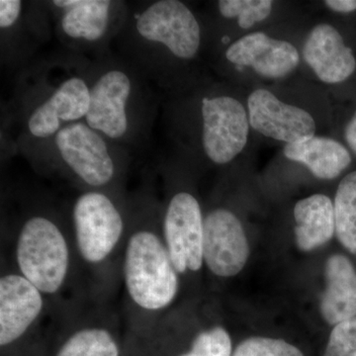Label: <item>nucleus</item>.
<instances>
[{
	"label": "nucleus",
	"instance_id": "nucleus-1",
	"mask_svg": "<svg viewBox=\"0 0 356 356\" xmlns=\"http://www.w3.org/2000/svg\"><path fill=\"white\" fill-rule=\"evenodd\" d=\"M123 270L131 299L144 310L165 309L177 296L178 273L165 243L154 232L140 229L129 238Z\"/></svg>",
	"mask_w": 356,
	"mask_h": 356
},
{
	"label": "nucleus",
	"instance_id": "nucleus-2",
	"mask_svg": "<svg viewBox=\"0 0 356 356\" xmlns=\"http://www.w3.org/2000/svg\"><path fill=\"white\" fill-rule=\"evenodd\" d=\"M16 254L21 273L40 291L60 290L69 270L70 252L55 222L41 216L28 220L18 236Z\"/></svg>",
	"mask_w": 356,
	"mask_h": 356
},
{
	"label": "nucleus",
	"instance_id": "nucleus-3",
	"mask_svg": "<svg viewBox=\"0 0 356 356\" xmlns=\"http://www.w3.org/2000/svg\"><path fill=\"white\" fill-rule=\"evenodd\" d=\"M74 222L77 248L84 261L90 264L106 259L123 234L120 213L100 192H88L77 198Z\"/></svg>",
	"mask_w": 356,
	"mask_h": 356
},
{
	"label": "nucleus",
	"instance_id": "nucleus-4",
	"mask_svg": "<svg viewBox=\"0 0 356 356\" xmlns=\"http://www.w3.org/2000/svg\"><path fill=\"white\" fill-rule=\"evenodd\" d=\"M137 30L142 38L163 44L184 60L193 58L200 47L198 21L178 0H161L147 7L138 18Z\"/></svg>",
	"mask_w": 356,
	"mask_h": 356
},
{
	"label": "nucleus",
	"instance_id": "nucleus-5",
	"mask_svg": "<svg viewBox=\"0 0 356 356\" xmlns=\"http://www.w3.org/2000/svg\"><path fill=\"white\" fill-rule=\"evenodd\" d=\"M165 247L178 273L202 266L204 219L198 201L187 192L173 196L163 222Z\"/></svg>",
	"mask_w": 356,
	"mask_h": 356
},
{
	"label": "nucleus",
	"instance_id": "nucleus-6",
	"mask_svg": "<svg viewBox=\"0 0 356 356\" xmlns=\"http://www.w3.org/2000/svg\"><path fill=\"white\" fill-rule=\"evenodd\" d=\"M204 151L213 163H229L245 149L250 119L240 102L229 96L204 98Z\"/></svg>",
	"mask_w": 356,
	"mask_h": 356
},
{
	"label": "nucleus",
	"instance_id": "nucleus-7",
	"mask_svg": "<svg viewBox=\"0 0 356 356\" xmlns=\"http://www.w3.org/2000/svg\"><path fill=\"white\" fill-rule=\"evenodd\" d=\"M56 145L65 165L86 184L103 186L113 177L115 165L108 146L88 124L65 126L56 135Z\"/></svg>",
	"mask_w": 356,
	"mask_h": 356
},
{
	"label": "nucleus",
	"instance_id": "nucleus-8",
	"mask_svg": "<svg viewBox=\"0 0 356 356\" xmlns=\"http://www.w3.org/2000/svg\"><path fill=\"white\" fill-rule=\"evenodd\" d=\"M204 261L215 275L240 273L250 257V245L240 220L226 209L212 211L204 219Z\"/></svg>",
	"mask_w": 356,
	"mask_h": 356
},
{
	"label": "nucleus",
	"instance_id": "nucleus-9",
	"mask_svg": "<svg viewBox=\"0 0 356 356\" xmlns=\"http://www.w3.org/2000/svg\"><path fill=\"white\" fill-rule=\"evenodd\" d=\"M248 105L250 125L266 137L288 145L315 136L316 124L310 113L280 102L266 89L254 91Z\"/></svg>",
	"mask_w": 356,
	"mask_h": 356
},
{
	"label": "nucleus",
	"instance_id": "nucleus-10",
	"mask_svg": "<svg viewBox=\"0 0 356 356\" xmlns=\"http://www.w3.org/2000/svg\"><path fill=\"white\" fill-rule=\"evenodd\" d=\"M132 83L125 72L113 70L105 72L90 88V104L86 124L110 139L124 137L128 130L126 106Z\"/></svg>",
	"mask_w": 356,
	"mask_h": 356
},
{
	"label": "nucleus",
	"instance_id": "nucleus-11",
	"mask_svg": "<svg viewBox=\"0 0 356 356\" xmlns=\"http://www.w3.org/2000/svg\"><path fill=\"white\" fill-rule=\"evenodd\" d=\"M42 292L24 276L7 274L0 280V346L24 336L43 310Z\"/></svg>",
	"mask_w": 356,
	"mask_h": 356
},
{
	"label": "nucleus",
	"instance_id": "nucleus-12",
	"mask_svg": "<svg viewBox=\"0 0 356 356\" xmlns=\"http://www.w3.org/2000/svg\"><path fill=\"white\" fill-rule=\"evenodd\" d=\"M226 58L236 67H252L259 76L280 79L299 64V54L292 44L257 32L245 35L229 47Z\"/></svg>",
	"mask_w": 356,
	"mask_h": 356
},
{
	"label": "nucleus",
	"instance_id": "nucleus-13",
	"mask_svg": "<svg viewBox=\"0 0 356 356\" xmlns=\"http://www.w3.org/2000/svg\"><path fill=\"white\" fill-rule=\"evenodd\" d=\"M90 89L83 79L70 77L64 81L47 102L33 111L28 128L34 137L57 135L63 123L76 122L88 114Z\"/></svg>",
	"mask_w": 356,
	"mask_h": 356
},
{
	"label": "nucleus",
	"instance_id": "nucleus-14",
	"mask_svg": "<svg viewBox=\"0 0 356 356\" xmlns=\"http://www.w3.org/2000/svg\"><path fill=\"white\" fill-rule=\"evenodd\" d=\"M303 57L321 81L339 83L355 72L353 50L344 43L343 36L334 26L314 27L303 47Z\"/></svg>",
	"mask_w": 356,
	"mask_h": 356
},
{
	"label": "nucleus",
	"instance_id": "nucleus-15",
	"mask_svg": "<svg viewBox=\"0 0 356 356\" xmlns=\"http://www.w3.org/2000/svg\"><path fill=\"white\" fill-rule=\"evenodd\" d=\"M325 280L320 311L325 322L334 327L356 317V270L350 259L331 255L325 262Z\"/></svg>",
	"mask_w": 356,
	"mask_h": 356
},
{
	"label": "nucleus",
	"instance_id": "nucleus-16",
	"mask_svg": "<svg viewBox=\"0 0 356 356\" xmlns=\"http://www.w3.org/2000/svg\"><path fill=\"white\" fill-rule=\"evenodd\" d=\"M295 241L303 252H311L332 240L336 234L334 203L324 194L298 201L294 208Z\"/></svg>",
	"mask_w": 356,
	"mask_h": 356
},
{
	"label": "nucleus",
	"instance_id": "nucleus-17",
	"mask_svg": "<svg viewBox=\"0 0 356 356\" xmlns=\"http://www.w3.org/2000/svg\"><path fill=\"white\" fill-rule=\"evenodd\" d=\"M287 159L306 165L320 179H334L350 166L351 156L343 145L330 138L314 137L288 144Z\"/></svg>",
	"mask_w": 356,
	"mask_h": 356
},
{
	"label": "nucleus",
	"instance_id": "nucleus-18",
	"mask_svg": "<svg viewBox=\"0 0 356 356\" xmlns=\"http://www.w3.org/2000/svg\"><path fill=\"white\" fill-rule=\"evenodd\" d=\"M55 6L65 9L63 31L70 38L97 41L107 30L111 2L106 0H57Z\"/></svg>",
	"mask_w": 356,
	"mask_h": 356
},
{
	"label": "nucleus",
	"instance_id": "nucleus-19",
	"mask_svg": "<svg viewBox=\"0 0 356 356\" xmlns=\"http://www.w3.org/2000/svg\"><path fill=\"white\" fill-rule=\"evenodd\" d=\"M334 207L337 238L346 250L356 252V172L341 180Z\"/></svg>",
	"mask_w": 356,
	"mask_h": 356
},
{
	"label": "nucleus",
	"instance_id": "nucleus-20",
	"mask_svg": "<svg viewBox=\"0 0 356 356\" xmlns=\"http://www.w3.org/2000/svg\"><path fill=\"white\" fill-rule=\"evenodd\" d=\"M118 343L107 330L86 327L72 334L56 356H119Z\"/></svg>",
	"mask_w": 356,
	"mask_h": 356
},
{
	"label": "nucleus",
	"instance_id": "nucleus-21",
	"mask_svg": "<svg viewBox=\"0 0 356 356\" xmlns=\"http://www.w3.org/2000/svg\"><path fill=\"white\" fill-rule=\"evenodd\" d=\"M273 4L270 0H221L218 6L224 17H238L240 27L248 29L270 15Z\"/></svg>",
	"mask_w": 356,
	"mask_h": 356
},
{
	"label": "nucleus",
	"instance_id": "nucleus-22",
	"mask_svg": "<svg viewBox=\"0 0 356 356\" xmlns=\"http://www.w3.org/2000/svg\"><path fill=\"white\" fill-rule=\"evenodd\" d=\"M233 343L229 332L222 327H214L199 332L191 348L177 356H232Z\"/></svg>",
	"mask_w": 356,
	"mask_h": 356
},
{
	"label": "nucleus",
	"instance_id": "nucleus-23",
	"mask_svg": "<svg viewBox=\"0 0 356 356\" xmlns=\"http://www.w3.org/2000/svg\"><path fill=\"white\" fill-rule=\"evenodd\" d=\"M232 356H305L294 344L284 339L252 337L236 346Z\"/></svg>",
	"mask_w": 356,
	"mask_h": 356
},
{
	"label": "nucleus",
	"instance_id": "nucleus-24",
	"mask_svg": "<svg viewBox=\"0 0 356 356\" xmlns=\"http://www.w3.org/2000/svg\"><path fill=\"white\" fill-rule=\"evenodd\" d=\"M323 356H356V317L334 325Z\"/></svg>",
	"mask_w": 356,
	"mask_h": 356
},
{
	"label": "nucleus",
	"instance_id": "nucleus-25",
	"mask_svg": "<svg viewBox=\"0 0 356 356\" xmlns=\"http://www.w3.org/2000/svg\"><path fill=\"white\" fill-rule=\"evenodd\" d=\"M22 2L19 0H1L0 1V27L2 29L13 27L19 19Z\"/></svg>",
	"mask_w": 356,
	"mask_h": 356
},
{
	"label": "nucleus",
	"instance_id": "nucleus-26",
	"mask_svg": "<svg viewBox=\"0 0 356 356\" xmlns=\"http://www.w3.org/2000/svg\"><path fill=\"white\" fill-rule=\"evenodd\" d=\"M325 3L334 13H350L356 10V0H327Z\"/></svg>",
	"mask_w": 356,
	"mask_h": 356
},
{
	"label": "nucleus",
	"instance_id": "nucleus-27",
	"mask_svg": "<svg viewBox=\"0 0 356 356\" xmlns=\"http://www.w3.org/2000/svg\"><path fill=\"white\" fill-rule=\"evenodd\" d=\"M344 137H346L348 146L356 154V111L351 120L348 122V126H346V131H344Z\"/></svg>",
	"mask_w": 356,
	"mask_h": 356
},
{
	"label": "nucleus",
	"instance_id": "nucleus-28",
	"mask_svg": "<svg viewBox=\"0 0 356 356\" xmlns=\"http://www.w3.org/2000/svg\"><path fill=\"white\" fill-rule=\"evenodd\" d=\"M229 38H228V37H225L224 39H222V42H225V43H226V42H229Z\"/></svg>",
	"mask_w": 356,
	"mask_h": 356
}]
</instances>
